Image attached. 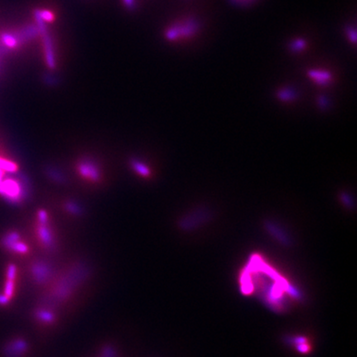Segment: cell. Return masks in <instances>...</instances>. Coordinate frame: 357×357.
I'll return each instance as SVG.
<instances>
[{"instance_id": "7", "label": "cell", "mask_w": 357, "mask_h": 357, "mask_svg": "<svg viewBox=\"0 0 357 357\" xmlns=\"http://www.w3.org/2000/svg\"><path fill=\"white\" fill-rule=\"evenodd\" d=\"M35 317L40 324L52 325L55 324L58 318L52 310L48 308H39L35 312Z\"/></svg>"}, {"instance_id": "1", "label": "cell", "mask_w": 357, "mask_h": 357, "mask_svg": "<svg viewBox=\"0 0 357 357\" xmlns=\"http://www.w3.org/2000/svg\"><path fill=\"white\" fill-rule=\"evenodd\" d=\"M240 284L245 294H248L253 286L263 284L260 288L267 290L264 296L266 300L278 310L283 308L284 300L286 302L287 300L286 294L293 296L292 288L286 278L259 255L253 256L244 267L240 274Z\"/></svg>"}, {"instance_id": "11", "label": "cell", "mask_w": 357, "mask_h": 357, "mask_svg": "<svg viewBox=\"0 0 357 357\" xmlns=\"http://www.w3.org/2000/svg\"><path fill=\"white\" fill-rule=\"evenodd\" d=\"M305 46V42L302 40H298L297 42L294 43L293 49L296 50H300Z\"/></svg>"}, {"instance_id": "10", "label": "cell", "mask_w": 357, "mask_h": 357, "mask_svg": "<svg viewBox=\"0 0 357 357\" xmlns=\"http://www.w3.org/2000/svg\"><path fill=\"white\" fill-rule=\"evenodd\" d=\"M98 357H119V355L114 346L106 344L100 349Z\"/></svg>"}, {"instance_id": "8", "label": "cell", "mask_w": 357, "mask_h": 357, "mask_svg": "<svg viewBox=\"0 0 357 357\" xmlns=\"http://www.w3.org/2000/svg\"><path fill=\"white\" fill-rule=\"evenodd\" d=\"M310 78L318 84H326L332 79V74L322 70H312L308 72Z\"/></svg>"}, {"instance_id": "9", "label": "cell", "mask_w": 357, "mask_h": 357, "mask_svg": "<svg viewBox=\"0 0 357 357\" xmlns=\"http://www.w3.org/2000/svg\"><path fill=\"white\" fill-rule=\"evenodd\" d=\"M131 166L134 172H136V174H138L140 176L145 177V178H150L152 176L150 168L146 166V164H144L142 162L132 160L131 162Z\"/></svg>"}, {"instance_id": "6", "label": "cell", "mask_w": 357, "mask_h": 357, "mask_svg": "<svg viewBox=\"0 0 357 357\" xmlns=\"http://www.w3.org/2000/svg\"><path fill=\"white\" fill-rule=\"evenodd\" d=\"M196 24L193 22H186V24H180L178 26H174L168 32L170 38L172 39L180 38V36H188L192 35L196 31Z\"/></svg>"}, {"instance_id": "2", "label": "cell", "mask_w": 357, "mask_h": 357, "mask_svg": "<svg viewBox=\"0 0 357 357\" xmlns=\"http://www.w3.org/2000/svg\"><path fill=\"white\" fill-rule=\"evenodd\" d=\"M87 274V270L82 264H76L54 277L48 286L46 304L48 306L63 304L73 296Z\"/></svg>"}, {"instance_id": "3", "label": "cell", "mask_w": 357, "mask_h": 357, "mask_svg": "<svg viewBox=\"0 0 357 357\" xmlns=\"http://www.w3.org/2000/svg\"><path fill=\"white\" fill-rule=\"evenodd\" d=\"M31 272L34 280L39 286H48L55 277L52 267L44 262H36L32 264Z\"/></svg>"}, {"instance_id": "5", "label": "cell", "mask_w": 357, "mask_h": 357, "mask_svg": "<svg viewBox=\"0 0 357 357\" xmlns=\"http://www.w3.org/2000/svg\"><path fill=\"white\" fill-rule=\"evenodd\" d=\"M38 238L40 244L46 250H52L55 246V240L52 232L48 226V224H39Z\"/></svg>"}, {"instance_id": "4", "label": "cell", "mask_w": 357, "mask_h": 357, "mask_svg": "<svg viewBox=\"0 0 357 357\" xmlns=\"http://www.w3.org/2000/svg\"><path fill=\"white\" fill-rule=\"evenodd\" d=\"M76 169L80 177L92 183H98L102 178L100 167L90 160H80L77 164Z\"/></svg>"}]
</instances>
